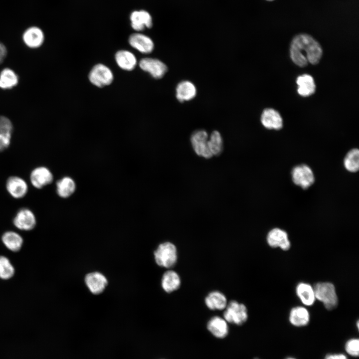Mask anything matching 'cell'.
I'll list each match as a JSON object with an SVG mask.
<instances>
[{
	"label": "cell",
	"instance_id": "cell-1",
	"mask_svg": "<svg viewBox=\"0 0 359 359\" xmlns=\"http://www.w3.org/2000/svg\"><path fill=\"white\" fill-rule=\"evenodd\" d=\"M290 56L296 65L304 67L309 62L317 64L322 55L319 43L311 35L301 33L292 39L290 48Z\"/></svg>",
	"mask_w": 359,
	"mask_h": 359
},
{
	"label": "cell",
	"instance_id": "cell-2",
	"mask_svg": "<svg viewBox=\"0 0 359 359\" xmlns=\"http://www.w3.org/2000/svg\"><path fill=\"white\" fill-rule=\"evenodd\" d=\"M316 299L323 303L329 311L335 309L338 305L339 300L335 285L329 282H320L313 286Z\"/></svg>",
	"mask_w": 359,
	"mask_h": 359
},
{
	"label": "cell",
	"instance_id": "cell-3",
	"mask_svg": "<svg viewBox=\"0 0 359 359\" xmlns=\"http://www.w3.org/2000/svg\"><path fill=\"white\" fill-rule=\"evenodd\" d=\"M154 256L158 266L166 268H172L178 260L177 247L170 242L162 243L154 251Z\"/></svg>",
	"mask_w": 359,
	"mask_h": 359
},
{
	"label": "cell",
	"instance_id": "cell-4",
	"mask_svg": "<svg viewBox=\"0 0 359 359\" xmlns=\"http://www.w3.org/2000/svg\"><path fill=\"white\" fill-rule=\"evenodd\" d=\"M248 318V310L244 304L235 300L227 303L223 313V318L227 323L241 326L246 323Z\"/></svg>",
	"mask_w": 359,
	"mask_h": 359
},
{
	"label": "cell",
	"instance_id": "cell-5",
	"mask_svg": "<svg viewBox=\"0 0 359 359\" xmlns=\"http://www.w3.org/2000/svg\"><path fill=\"white\" fill-rule=\"evenodd\" d=\"M113 74L111 69L103 64L95 65L89 74L90 81L98 87L110 84L113 81Z\"/></svg>",
	"mask_w": 359,
	"mask_h": 359
},
{
	"label": "cell",
	"instance_id": "cell-6",
	"mask_svg": "<svg viewBox=\"0 0 359 359\" xmlns=\"http://www.w3.org/2000/svg\"><path fill=\"white\" fill-rule=\"evenodd\" d=\"M294 183L303 189L309 187L314 183L315 177L311 169L306 165L294 167L291 172Z\"/></svg>",
	"mask_w": 359,
	"mask_h": 359
},
{
	"label": "cell",
	"instance_id": "cell-7",
	"mask_svg": "<svg viewBox=\"0 0 359 359\" xmlns=\"http://www.w3.org/2000/svg\"><path fill=\"white\" fill-rule=\"evenodd\" d=\"M208 134L203 130L194 131L190 137L191 145L195 153L206 159H209L212 157L208 147Z\"/></svg>",
	"mask_w": 359,
	"mask_h": 359
},
{
	"label": "cell",
	"instance_id": "cell-8",
	"mask_svg": "<svg viewBox=\"0 0 359 359\" xmlns=\"http://www.w3.org/2000/svg\"><path fill=\"white\" fill-rule=\"evenodd\" d=\"M13 223L19 230L29 231L36 226V217L30 209L21 208L17 211L13 218Z\"/></svg>",
	"mask_w": 359,
	"mask_h": 359
},
{
	"label": "cell",
	"instance_id": "cell-9",
	"mask_svg": "<svg viewBox=\"0 0 359 359\" xmlns=\"http://www.w3.org/2000/svg\"><path fill=\"white\" fill-rule=\"evenodd\" d=\"M268 245L272 248H280L288 251L291 248V242L288 233L279 228H274L268 233L266 237Z\"/></svg>",
	"mask_w": 359,
	"mask_h": 359
},
{
	"label": "cell",
	"instance_id": "cell-10",
	"mask_svg": "<svg viewBox=\"0 0 359 359\" xmlns=\"http://www.w3.org/2000/svg\"><path fill=\"white\" fill-rule=\"evenodd\" d=\"M140 68L148 72L153 77L160 79L167 71V66L161 60L153 58H144L139 62Z\"/></svg>",
	"mask_w": 359,
	"mask_h": 359
},
{
	"label": "cell",
	"instance_id": "cell-11",
	"mask_svg": "<svg viewBox=\"0 0 359 359\" xmlns=\"http://www.w3.org/2000/svg\"><path fill=\"white\" fill-rule=\"evenodd\" d=\"M29 179L31 184L35 188L41 189L53 181V176L48 168L39 166L31 172Z\"/></svg>",
	"mask_w": 359,
	"mask_h": 359
},
{
	"label": "cell",
	"instance_id": "cell-12",
	"mask_svg": "<svg viewBox=\"0 0 359 359\" xmlns=\"http://www.w3.org/2000/svg\"><path fill=\"white\" fill-rule=\"evenodd\" d=\"M5 187L8 193L16 199L24 197L28 190L26 181L18 176L9 177L6 180Z\"/></svg>",
	"mask_w": 359,
	"mask_h": 359
},
{
	"label": "cell",
	"instance_id": "cell-13",
	"mask_svg": "<svg viewBox=\"0 0 359 359\" xmlns=\"http://www.w3.org/2000/svg\"><path fill=\"white\" fill-rule=\"evenodd\" d=\"M84 282L89 290L94 295L102 293L108 284L106 277L99 272H93L86 274Z\"/></svg>",
	"mask_w": 359,
	"mask_h": 359
},
{
	"label": "cell",
	"instance_id": "cell-14",
	"mask_svg": "<svg viewBox=\"0 0 359 359\" xmlns=\"http://www.w3.org/2000/svg\"><path fill=\"white\" fill-rule=\"evenodd\" d=\"M22 38L27 47L30 48H37L43 44L45 36L40 28L36 26H31L24 31Z\"/></svg>",
	"mask_w": 359,
	"mask_h": 359
},
{
	"label": "cell",
	"instance_id": "cell-15",
	"mask_svg": "<svg viewBox=\"0 0 359 359\" xmlns=\"http://www.w3.org/2000/svg\"><path fill=\"white\" fill-rule=\"evenodd\" d=\"M130 19L132 27L138 31H142L146 27L150 28L153 25L152 16L145 10L133 11L131 13Z\"/></svg>",
	"mask_w": 359,
	"mask_h": 359
},
{
	"label": "cell",
	"instance_id": "cell-16",
	"mask_svg": "<svg viewBox=\"0 0 359 359\" xmlns=\"http://www.w3.org/2000/svg\"><path fill=\"white\" fill-rule=\"evenodd\" d=\"M129 42L131 46L143 53H150L154 48V43L152 39L140 33L131 34L129 38Z\"/></svg>",
	"mask_w": 359,
	"mask_h": 359
},
{
	"label": "cell",
	"instance_id": "cell-17",
	"mask_svg": "<svg viewBox=\"0 0 359 359\" xmlns=\"http://www.w3.org/2000/svg\"><path fill=\"white\" fill-rule=\"evenodd\" d=\"M207 329L214 337L222 339L227 336L229 328L224 318L216 316L211 318L207 323Z\"/></svg>",
	"mask_w": 359,
	"mask_h": 359
},
{
	"label": "cell",
	"instance_id": "cell-18",
	"mask_svg": "<svg viewBox=\"0 0 359 359\" xmlns=\"http://www.w3.org/2000/svg\"><path fill=\"white\" fill-rule=\"evenodd\" d=\"M310 321V314L303 306H296L291 309L289 315V321L293 326L303 327L307 326Z\"/></svg>",
	"mask_w": 359,
	"mask_h": 359
},
{
	"label": "cell",
	"instance_id": "cell-19",
	"mask_svg": "<svg viewBox=\"0 0 359 359\" xmlns=\"http://www.w3.org/2000/svg\"><path fill=\"white\" fill-rule=\"evenodd\" d=\"M13 129L11 121L5 116H0V152L9 147Z\"/></svg>",
	"mask_w": 359,
	"mask_h": 359
},
{
	"label": "cell",
	"instance_id": "cell-20",
	"mask_svg": "<svg viewBox=\"0 0 359 359\" xmlns=\"http://www.w3.org/2000/svg\"><path fill=\"white\" fill-rule=\"evenodd\" d=\"M296 294L302 303L311 306L316 300L314 287L306 282H300L296 287Z\"/></svg>",
	"mask_w": 359,
	"mask_h": 359
},
{
	"label": "cell",
	"instance_id": "cell-21",
	"mask_svg": "<svg viewBox=\"0 0 359 359\" xmlns=\"http://www.w3.org/2000/svg\"><path fill=\"white\" fill-rule=\"evenodd\" d=\"M262 125L269 129L279 130L283 126V121L280 114L273 109H265L261 116Z\"/></svg>",
	"mask_w": 359,
	"mask_h": 359
},
{
	"label": "cell",
	"instance_id": "cell-22",
	"mask_svg": "<svg viewBox=\"0 0 359 359\" xmlns=\"http://www.w3.org/2000/svg\"><path fill=\"white\" fill-rule=\"evenodd\" d=\"M176 92L177 99L180 102H183L194 98L197 91L193 83L188 80H183L178 83Z\"/></svg>",
	"mask_w": 359,
	"mask_h": 359
},
{
	"label": "cell",
	"instance_id": "cell-23",
	"mask_svg": "<svg viewBox=\"0 0 359 359\" xmlns=\"http://www.w3.org/2000/svg\"><path fill=\"white\" fill-rule=\"evenodd\" d=\"M180 277L176 271L169 270L163 275L161 285L166 292L170 293L177 290L180 288Z\"/></svg>",
	"mask_w": 359,
	"mask_h": 359
},
{
	"label": "cell",
	"instance_id": "cell-24",
	"mask_svg": "<svg viewBox=\"0 0 359 359\" xmlns=\"http://www.w3.org/2000/svg\"><path fill=\"white\" fill-rule=\"evenodd\" d=\"M204 302L206 307L211 310H224L227 305L226 296L218 291L210 292L205 298Z\"/></svg>",
	"mask_w": 359,
	"mask_h": 359
},
{
	"label": "cell",
	"instance_id": "cell-25",
	"mask_svg": "<svg viewBox=\"0 0 359 359\" xmlns=\"http://www.w3.org/2000/svg\"><path fill=\"white\" fill-rule=\"evenodd\" d=\"M115 60L118 65L122 69L131 71L137 64V59L135 55L128 50H120L115 54Z\"/></svg>",
	"mask_w": 359,
	"mask_h": 359
},
{
	"label": "cell",
	"instance_id": "cell-26",
	"mask_svg": "<svg viewBox=\"0 0 359 359\" xmlns=\"http://www.w3.org/2000/svg\"><path fill=\"white\" fill-rule=\"evenodd\" d=\"M17 74L11 69L5 68L0 72V88L9 90L15 87L18 83Z\"/></svg>",
	"mask_w": 359,
	"mask_h": 359
},
{
	"label": "cell",
	"instance_id": "cell-27",
	"mask_svg": "<svg viewBox=\"0 0 359 359\" xmlns=\"http://www.w3.org/2000/svg\"><path fill=\"white\" fill-rule=\"evenodd\" d=\"M298 85V92L302 96H308L313 94L316 89V86L313 77L308 74L299 76L297 79Z\"/></svg>",
	"mask_w": 359,
	"mask_h": 359
},
{
	"label": "cell",
	"instance_id": "cell-28",
	"mask_svg": "<svg viewBox=\"0 0 359 359\" xmlns=\"http://www.w3.org/2000/svg\"><path fill=\"white\" fill-rule=\"evenodd\" d=\"M1 240L6 247L13 252L19 251L23 244V238L20 235L13 231L4 232Z\"/></svg>",
	"mask_w": 359,
	"mask_h": 359
},
{
	"label": "cell",
	"instance_id": "cell-29",
	"mask_svg": "<svg viewBox=\"0 0 359 359\" xmlns=\"http://www.w3.org/2000/svg\"><path fill=\"white\" fill-rule=\"evenodd\" d=\"M75 190V183L69 177H64L56 182V192L61 197L67 198L72 194Z\"/></svg>",
	"mask_w": 359,
	"mask_h": 359
},
{
	"label": "cell",
	"instance_id": "cell-30",
	"mask_svg": "<svg viewBox=\"0 0 359 359\" xmlns=\"http://www.w3.org/2000/svg\"><path fill=\"white\" fill-rule=\"evenodd\" d=\"M207 145L212 156L219 155L223 150V140L220 133L214 131L208 139Z\"/></svg>",
	"mask_w": 359,
	"mask_h": 359
},
{
	"label": "cell",
	"instance_id": "cell-31",
	"mask_svg": "<svg viewBox=\"0 0 359 359\" xmlns=\"http://www.w3.org/2000/svg\"><path fill=\"white\" fill-rule=\"evenodd\" d=\"M345 168L351 172H356L359 168V151L358 149H353L350 151L344 159Z\"/></svg>",
	"mask_w": 359,
	"mask_h": 359
},
{
	"label": "cell",
	"instance_id": "cell-32",
	"mask_svg": "<svg viewBox=\"0 0 359 359\" xmlns=\"http://www.w3.org/2000/svg\"><path fill=\"white\" fill-rule=\"evenodd\" d=\"M14 273V269L9 260L4 256H0V278L7 280L11 278Z\"/></svg>",
	"mask_w": 359,
	"mask_h": 359
},
{
	"label": "cell",
	"instance_id": "cell-33",
	"mask_svg": "<svg viewBox=\"0 0 359 359\" xmlns=\"http://www.w3.org/2000/svg\"><path fill=\"white\" fill-rule=\"evenodd\" d=\"M345 350L349 355L358 357L359 355V339L356 338L349 339L345 343Z\"/></svg>",
	"mask_w": 359,
	"mask_h": 359
},
{
	"label": "cell",
	"instance_id": "cell-34",
	"mask_svg": "<svg viewBox=\"0 0 359 359\" xmlns=\"http://www.w3.org/2000/svg\"><path fill=\"white\" fill-rule=\"evenodd\" d=\"M324 359H348L347 356L342 353H330L327 354Z\"/></svg>",
	"mask_w": 359,
	"mask_h": 359
},
{
	"label": "cell",
	"instance_id": "cell-35",
	"mask_svg": "<svg viewBox=\"0 0 359 359\" xmlns=\"http://www.w3.org/2000/svg\"><path fill=\"white\" fill-rule=\"evenodd\" d=\"M7 54V50L5 45L0 42V64L3 62L6 58Z\"/></svg>",
	"mask_w": 359,
	"mask_h": 359
},
{
	"label": "cell",
	"instance_id": "cell-36",
	"mask_svg": "<svg viewBox=\"0 0 359 359\" xmlns=\"http://www.w3.org/2000/svg\"><path fill=\"white\" fill-rule=\"evenodd\" d=\"M285 359H297L296 358L292 357H288L285 358Z\"/></svg>",
	"mask_w": 359,
	"mask_h": 359
},
{
	"label": "cell",
	"instance_id": "cell-37",
	"mask_svg": "<svg viewBox=\"0 0 359 359\" xmlns=\"http://www.w3.org/2000/svg\"><path fill=\"white\" fill-rule=\"evenodd\" d=\"M359 321H358L357 322V328H358V329H359Z\"/></svg>",
	"mask_w": 359,
	"mask_h": 359
},
{
	"label": "cell",
	"instance_id": "cell-38",
	"mask_svg": "<svg viewBox=\"0 0 359 359\" xmlns=\"http://www.w3.org/2000/svg\"><path fill=\"white\" fill-rule=\"evenodd\" d=\"M266 0L269 1H273V0Z\"/></svg>",
	"mask_w": 359,
	"mask_h": 359
},
{
	"label": "cell",
	"instance_id": "cell-39",
	"mask_svg": "<svg viewBox=\"0 0 359 359\" xmlns=\"http://www.w3.org/2000/svg\"><path fill=\"white\" fill-rule=\"evenodd\" d=\"M260 359L257 358H254V359Z\"/></svg>",
	"mask_w": 359,
	"mask_h": 359
}]
</instances>
